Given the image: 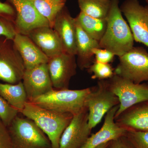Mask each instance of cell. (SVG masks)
Listing matches in <instances>:
<instances>
[{
  "label": "cell",
  "mask_w": 148,
  "mask_h": 148,
  "mask_svg": "<svg viewBox=\"0 0 148 148\" xmlns=\"http://www.w3.org/2000/svg\"><path fill=\"white\" fill-rule=\"evenodd\" d=\"M119 0H111V5L106 18L107 26L99 47L120 57L134 47V38L127 22L122 14Z\"/></svg>",
  "instance_id": "6da1fadb"
},
{
  "label": "cell",
  "mask_w": 148,
  "mask_h": 148,
  "mask_svg": "<svg viewBox=\"0 0 148 148\" xmlns=\"http://www.w3.org/2000/svg\"><path fill=\"white\" fill-rule=\"evenodd\" d=\"M21 114L32 120L50 140L52 148H59L61 135L70 124L73 115L44 108L27 101Z\"/></svg>",
  "instance_id": "7a4b0ae2"
},
{
  "label": "cell",
  "mask_w": 148,
  "mask_h": 148,
  "mask_svg": "<svg viewBox=\"0 0 148 148\" xmlns=\"http://www.w3.org/2000/svg\"><path fill=\"white\" fill-rule=\"evenodd\" d=\"M91 87L79 90H52L30 101L44 108L62 113L77 114L87 110L85 102Z\"/></svg>",
  "instance_id": "3957f363"
},
{
  "label": "cell",
  "mask_w": 148,
  "mask_h": 148,
  "mask_svg": "<svg viewBox=\"0 0 148 148\" xmlns=\"http://www.w3.org/2000/svg\"><path fill=\"white\" fill-rule=\"evenodd\" d=\"M8 127L12 148H52L47 135L26 117L17 116Z\"/></svg>",
  "instance_id": "277c9868"
},
{
  "label": "cell",
  "mask_w": 148,
  "mask_h": 148,
  "mask_svg": "<svg viewBox=\"0 0 148 148\" xmlns=\"http://www.w3.org/2000/svg\"><path fill=\"white\" fill-rule=\"evenodd\" d=\"M119 105L118 98L109 88L107 80H99L96 86L91 87L86 100L90 129L92 130L100 123L110 109Z\"/></svg>",
  "instance_id": "5b68a950"
},
{
  "label": "cell",
  "mask_w": 148,
  "mask_h": 148,
  "mask_svg": "<svg viewBox=\"0 0 148 148\" xmlns=\"http://www.w3.org/2000/svg\"><path fill=\"white\" fill-rule=\"evenodd\" d=\"M114 73L135 84L148 82V52L143 47H133L119 57Z\"/></svg>",
  "instance_id": "8992f818"
},
{
  "label": "cell",
  "mask_w": 148,
  "mask_h": 148,
  "mask_svg": "<svg viewBox=\"0 0 148 148\" xmlns=\"http://www.w3.org/2000/svg\"><path fill=\"white\" fill-rule=\"evenodd\" d=\"M106 80L109 88L116 95L119 101L115 118L130 107L148 101L147 82L135 84L115 74Z\"/></svg>",
  "instance_id": "52a82bcc"
},
{
  "label": "cell",
  "mask_w": 148,
  "mask_h": 148,
  "mask_svg": "<svg viewBox=\"0 0 148 148\" xmlns=\"http://www.w3.org/2000/svg\"><path fill=\"white\" fill-rule=\"evenodd\" d=\"M25 70L24 62L13 40L0 36V80L16 84L22 81Z\"/></svg>",
  "instance_id": "ba28073f"
},
{
  "label": "cell",
  "mask_w": 148,
  "mask_h": 148,
  "mask_svg": "<svg viewBox=\"0 0 148 148\" xmlns=\"http://www.w3.org/2000/svg\"><path fill=\"white\" fill-rule=\"evenodd\" d=\"M128 21L134 40L148 47V5L139 0H125L120 7Z\"/></svg>",
  "instance_id": "9c48e42d"
},
{
  "label": "cell",
  "mask_w": 148,
  "mask_h": 148,
  "mask_svg": "<svg viewBox=\"0 0 148 148\" xmlns=\"http://www.w3.org/2000/svg\"><path fill=\"white\" fill-rule=\"evenodd\" d=\"M47 64L53 88L69 89L71 80L77 73L75 55L63 52L49 58Z\"/></svg>",
  "instance_id": "30bf717a"
},
{
  "label": "cell",
  "mask_w": 148,
  "mask_h": 148,
  "mask_svg": "<svg viewBox=\"0 0 148 148\" xmlns=\"http://www.w3.org/2000/svg\"><path fill=\"white\" fill-rule=\"evenodd\" d=\"M16 12L14 24L16 33L27 35L38 27L49 26L48 21L37 11L29 0H6Z\"/></svg>",
  "instance_id": "8fae6325"
},
{
  "label": "cell",
  "mask_w": 148,
  "mask_h": 148,
  "mask_svg": "<svg viewBox=\"0 0 148 148\" xmlns=\"http://www.w3.org/2000/svg\"><path fill=\"white\" fill-rule=\"evenodd\" d=\"M21 81L28 101H32L53 89L47 64L25 69Z\"/></svg>",
  "instance_id": "7c38bea8"
},
{
  "label": "cell",
  "mask_w": 148,
  "mask_h": 148,
  "mask_svg": "<svg viewBox=\"0 0 148 148\" xmlns=\"http://www.w3.org/2000/svg\"><path fill=\"white\" fill-rule=\"evenodd\" d=\"M87 110L73 116L61 135L58 148H82L90 136Z\"/></svg>",
  "instance_id": "4fadbf2b"
},
{
  "label": "cell",
  "mask_w": 148,
  "mask_h": 148,
  "mask_svg": "<svg viewBox=\"0 0 148 148\" xmlns=\"http://www.w3.org/2000/svg\"><path fill=\"white\" fill-rule=\"evenodd\" d=\"M119 107V105L114 107L107 113L101 129L90 135L82 148H96L102 144L126 136L127 130L118 125L115 121Z\"/></svg>",
  "instance_id": "5bb4252c"
},
{
  "label": "cell",
  "mask_w": 148,
  "mask_h": 148,
  "mask_svg": "<svg viewBox=\"0 0 148 148\" xmlns=\"http://www.w3.org/2000/svg\"><path fill=\"white\" fill-rule=\"evenodd\" d=\"M53 29L60 38L65 52L76 56L77 31L75 18H73L66 6L58 12Z\"/></svg>",
  "instance_id": "9a60e30c"
},
{
  "label": "cell",
  "mask_w": 148,
  "mask_h": 148,
  "mask_svg": "<svg viewBox=\"0 0 148 148\" xmlns=\"http://www.w3.org/2000/svg\"><path fill=\"white\" fill-rule=\"evenodd\" d=\"M115 121L127 131L148 132V101L130 107L115 118Z\"/></svg>",
  "instance_id": "2e32d148"
},
{
  "label": "cell",
  "mask_w": 148,
  "mask_h": 148,
  "mask_svg": "<svg viewBox=\"0 0 148 148\" xmlns=\"http://www.w3.org/2000/svg\"><path fill=\"white\" fill-rule=\"evenodd\" d=\"M27 36L49 58L65 52L58 35L49 26L36 28Z\"/></svg>",
  "instance_id": "e0dca14e"
},
{
  "label": "cell",
  "mask_w": 148,
  "mask_h": 148,
  "mask_svg": "<svg viewBox=\"0 0 148 148\" xmlns=\"http://www.w3.org/2000/svg\"><path fill=\"white\" fill-rule=\"evenodd\" d=\"M14 45L24 62L25 69L47 64L49 58L27 35L16 33L13 39Z\"/></svg>",
  "instance_id": "ac0fdd59"
},
{
  "label": "cell",
  "mask_w": 148,
  "mask_h": 148,
  "mask_svg": "<svg viewBox=\"0 0 148 148\" xmlns=\"http://www.w3.org/2000/svg\"><path fill=\"white\" fill-rule=\"evenodd\" d=\"M75 20L77 31V64L80 70H84L88 69L94 62L92 49L100 47L99 42L88 36L75 18Z\"/></svg>",
  "instance_id": "d6986e66"
},
{
  "label": "cell",
  "mask_w": 148,
  "mask_h": 148,
  "mask_svg": "<svg viewBox=\"0 0 148 148\" xmlns=\"http://www.w3.org/2000/svg\"><path fill=\"white\" fill-rule=\"evenodd\" d=\"M0 95L19 113L28 101L22 81L16 84L0 82Z\"/></svg>",
  "instance_id": "ffe728a7"
},
{
  "label": "cell",
  "mask_w": 148,
  "mask_h": 148,
  "mask_svg": "<svg viewBox=\"0 0 148 148\" xmlns=\"http://www.w3.org/2000/svg\"><path fill=\"white\" fill-rule=\"evenodd\" d=\"M75 18L86 33L93 39L99 42L107 28L106 18H94L81 11Z\"/></svg>",
  "instance_id": "44dd1931"
},
{
  "label": "cell",
  "mask_w": 148,
  "mask_h": 148,
  "mask_svg": "<svg viewBox=\"0 0 148 148\" xmlns=\"http://www.w3.org/2000/svg\"><path fill=\"white\" fill-rule=\"evenodd\" d=\"M38 13L53 28L58 12L66 5V0H29Z\"/></svg>",
  "instance_id": "7402d4cb"
},
{
  "label": "cell",
  "mask_w": 148,
  "mask_h": 148,
  "mask_svg": "<svg viewBox=\"0 0 148 148\" xmlns=\"http://www.w3.org/2000/svg\"><path fill=\"white\" fill-rule=\"evenodd\" d=\"M80 11L94 18L106 19L111 5V0H78Z\"/></svg>",
  "instance_id": "603a6c76"
},
{
  "label": "cell",
  "mask_w": 148,
  "mask_h": 148,
  "mask_svg": "<svg viewBox=\"0 0 148 148\" xmlns=\"http://www.w3.org/2000/svg\"><path fill=\"white\" fill-rule=\"evenodd\" d=\"M86 70L89 73L92 74V79H108L115 75L114 69L110 64H103L94 61Z\"/></svg>",
  "instance_id": "cb8c5ba5"
},
{
  "label": "cell",
  "mask_w": 148,
  "mask_h": 148,
  "mask_svg": "<svg viewBox=\"0 0 148 148\" xmlns=\"http://www.w3.org/2000/svg\"><path fill=\"white\" fill-rule=\"evenodd\" d=\"M19 113L0 95V119L8 127Z\"/></svg>",
  "instance_id": "d4e9b609"
},
{
  "label": "cell",
  "mask_w": 148,
  "mask_h": 148,
  "mask_svg": "<svg viewBox=\"0 0 148 148\" xmlns=\"http://www.w3.org/2000/svg\"><path fill=\"white\" fill-rule=\"evenodd\" d=\"M126 137L135 148H148V132L127 131Z\"/></svg>",
  "instance_id": "484cf974"
},
{
  "label": "cell",
  "mask_w": 148,
  "mask_h": 148,
  "mask_svg": "<svg viewBox=\"0 0 148 148\" xmlns=\"http://www.w3.org/2000/svg\"><path fill=\"white\" fill-rule=\"evenodd\" d=\"M16 34L14 22L7 18L0 17V36L13 40Z\"/></svg>",
  "instance_id": "4316f807"
},
{
  "label": "cell",
  "mask_w": 148,
  "mask_h": 148,
  "mask_svg": "<svg viewBox=\"0 0 148 148\" xmlns=\"http://www.w3.org/2000/svg\"><path fill=\"white\" fill-rule=\"evenodd\" d=\"M92 51L95 56V61L103 64H110L112 62L115 56L110 51L101 48L93 49Z\"/></svg>",
  "instance_id": "83f0119b"
},
{
  "label": "cell",
  "mask_w": 148,
  "mask_h": 148,
  "mask_svg": "<svg viewBox=\"0 0 148 148\" xmlns=\"http://www.w3.org/2000/svg\"><path fill=\"white\" fill-rule=\"evenodd\" d=\"M0 148H12L8 127L0 119Z\"/></svg>",
  "instance_id": "f1b7e54d"
},
{
  "label": "cell",
  "mask_w": 148,
  "mask_h": 148,
  "mask_svg": "<svg viewBox=\"0 0 148 148\" xmlns=\"http://www.w3.org/2000/svg\"><path fill=\"white\" fill-rule=\"evenodd\" d=\"M0 17L7 18L14 22L15 21L16 12L14 9L7 1H0Z\"/></svg>",
  "instance_id": "f546056e"
},
{
  "label": "cell",
  "mask_w": 148,
  "mask_h": 148,
  "mask_svg": "<svg viewBox=\"0 0 148 148\" xmlns=\"http://www.w3.org/2000/svg\"><path fill=\"white\" fill-rule=\"evenodd\" d=\"M108 148H135L126 136H123L110 142Z\"/></svg>",
  "instance_id": "4dcf8cb0"
},
{
  "label": "cell",
  "mask_w": 148,
  "mask_h": 148,
  "mask_svg": "<svg viewBox=\"0 0 148 148\" xmlns=\"http://www.w3.org/2000/svg\"><path fill=\"white\" fill-rule=\"evenodd\" d=\"M110 142L109 143H105V144H102L96 148H108L109 144Z\"/></svg>",
  "instance_id": "1f68e13d"
},
{
  "label": "cell",
  "mask_w": 148,
  "mask_h": 148,
  "mask_svg": "<svg viewBox=\"0 0 148 148\" xmlns=\"http://www.w3.org/2000/svg\"><path fill=\"white\" fill-rule=\"evenodd\" d=\"M145 1L146 3H147V5H148V0H145Z\"/></svg>",
  "instance_id": "d6a6232c"
},
{
  "label": "cell",
  "mask_w": 148,
  "mask_h": 148,
  "mask_svg": "<svg viewBox=\"0 0 148 148\" xmlns=\"http://www.w3.org/2000/svg\"><path fill=\"white\" fill-rule=\"evenodd\" d=\"M147 83H148V82Z\"/></svg>",
  "instance_id": "836d02e7"
}]
</instances>
